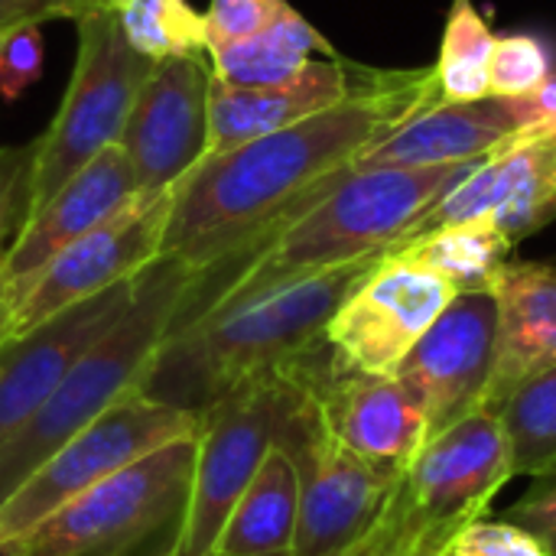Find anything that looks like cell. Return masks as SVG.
<instances>
[{
  "mask_svg": "<svg viewBox=\"0 0 556 556\" xmlns=\"http://www.w3.org/2000/svg\"><path fill=\"white\" fill-rule=\"evenodd\" d=\"M433 101V68H368L345 101L228 153H208L173 189L160 257L205 274L251 251L345 176L362 150Z\"/></svg>",
  "mask_w": 556,
  "mask_h": 556,
  "instance_id": "cell-1",
  "label": "cell"
},
{
  "mask_svg": "<svg viewBox=\"0 0 556 556\" xmlns=\"http://www.w3.org/2000/svg\"><path fill=\"white\" fill-rule=\"evenodd\" d=\"M378 257L222 290L192 319L166 332L137 391L199 417L244 378L309 355L323 342L332 313Z\"/></svg>",
  "mask_w": 556,
  "mask_h": 556,
  "instance_id": "cell-2",
  "label": "cell"
},
{
  "mask_svg": "<svg viewBox=\"0 0 556 556\" xmlns=\"http://www.w3.org/2000/svg\"><path fill=\"white\" fill-rule=\"evenodd\" d=\"M472 166L476 163L430 169L352 166L313 205H306L296 218L277 228L267 241L218 264V293L228 287H257L378 257L401 244L410 235V228Z\"/></svg>",
  "mask_w": 556,
  "mask_h": 556,
  "instance_id": "cell-3",
  "label": "cell"
},
{
  "mask_svg": "<svg viewBox=\"0 0 556 556\" xmlns=\"http://www.w3.org/2000/svg\"><path fill=\"white\" fill-rule=\"evenodd\" d=\"M195 277L199 274L176 257H156L134 277V296L124 316L68 368L49 401L10 440L0 443V505L65 440L137 391Z\"/></svg>",
  "mask_w": 556,
  "mask_h": 556,
  "instance_id": "cell-4",
  "label": "cell"
},
{
  "mask_svg": "<svg viewBox=\"0 0 556 556\" xmlns=\"http://www.w3.org/2000/svg\"><path fill=\"white\" fill-rule=\"evenodd\" d=\"M323 349L326 342L283 368L244 378L199 414L192 492L173 556L215 554L228 515L300 407Z\"/></svg>",
  "mask_w": 556,
  "mask_h": 556,
  "instance_id": "cell-5",
  "label": "cell"
},
{
  "mask_svg": "<svg viewBox=\"0 0 556 556\" xmlns=\"http://www.w3.org/2000/svg\"><path fill=\"white\" fill-rule=\"evenodd\" d=\"M195 437H179L81 492L26 538L20 556H169L186 521Z\"/></svg>",
  "mask_w": 556,
  "mask_h": 556,
  "instance_id": "cell-6",
  "label": "cell"
},
{
  "mask_svg": "<svg viewBox=\"0 0 556 556\" xmlns=\"http://www.w3.org/2000/svg\"><path fill=\"white\" fill-rule=\"evenodd\" d=\"M75 26L78 55L68 88L55 117L36 137L26 218L42 208L98 153L117 147L137 91L156 65L124 39L108 7L85 13Z\"/></svg>",
  "mask_w": 556,
  "mask_h": 556,
  "instance_id": "cell-7",
  "label": "cell"
},
{
  "mask_svg": "<svg viewBox=\"0 0 556 556\" xmlns=\"http://www.w3.org/2000/svg\"><path fill=\"white\" fill-rule=\"evenodd\" d=\"M199 417L156 404L140 391H130L81 433L65 440L3 505H0V538L16 544L62 505L127 469L130 463L150 456L153 450L195 437Z\"/></svg>",
  "mask_w": 556,
  "mask_h": 556,
  "instance_id": "cell-8",
  "label": "cell"
},
{
  "mask_svg": "<svg viewBox=\"0 0 556 556\" xmlns=\"http://www.w3.org/2000/svg\"><path fill=\"white\" fill-rule=\"evenodd\" d=\"M329 349L319 355L309 388L280 433V446L300 469V525L290 556H326L355 541L388 502L394 476H384L362 456H355L323 420L316 401V375Z\"/></svg>",
  "mask_w": 556,
  "mask_h": 556,
  "instance_id": "cell-9",
  "label": "cell"
},
{
  "mask_svg": "<svg viewBox=\"0 0 556 556\" xmlns=\"http://www.w3.org/2000/svg\"><path fill=\"white\" fill-rule=\"evenodd\" d=\"M453 300L456 290L440 274L384 251L332 313L323 342L339 371L394 375Z\"/></svg>",
  "mask_w": 556,
  "mask_h": 556,
  "instance_id": "cell-10",
  "label": "cell"
},
{
  "mask_svg": "<svg viewBox=\"0 0 556 556\" xmlns=\"http://www.w3.org/2000/svg\"><path fill=\"white\" fill-rule=\"evenodd\" d=\"M173 192L137 195L117 215L62 248L20 293L7 323L3 342L49 323L52 316L137 277L160 257L163 228Z\"/></svg>",
  "mask_w": 556,
  "mask_h": 556,
  "instance_id": "cell-11",
  "label": "cell"
},
{
  "mask_svg": "<svg viewBox=\"0 0 556 556\" xmlns=\"http://www.w3.org/2000/svg\"><path fill=\"white\" fill-rule=\"evenodd\" d=\"M208 55H173L150 68L117 140L137 195L173 192L208 156Z\"/></svg>",
  "mask_w": 556,
  "mask_h": 556,
  "instance_id": "cell-12",
  "label": "cell"
},
{
  "mask_svg": "<svg viewBox=\"0 0 556 556\" xmlns=\"http://www.w3.org/2000/svg\"><path fill=\"white\" fill-rule=\"evenodd\" d=\"M472 218H492L511 244L556 222V134H521L479 160L404 241Z\"/></svg>",
  "mask_w": 556,
  "mask_h": 556,
  "instance_id": "cell-13",
  "label": "cell"
},
{
  "mask_svg": "<svg viewBox=\"0 0 556 556\" xmlns=\"http://www.w3.org/2000/svg\"><path fill=\"white\" fill-rule=\"evenodd\" d=\"M498 306L489 290L456 293L394 371L420 401L430 437L482 404L495 362Z\"/></svg>",
  "mask_w": 556,
  "mask_h": 556,
  "instance_id": "cell-14",
  "label": "cell"
},
{
  "mask_svg": "<svg viewBox=\"0 0 556 556\" xmlns=\"http://www.w3.org/2000/svg\"><path fill=\"white\" fill-rule=\"evenodd\" d=\"M401 479L410 502L430 521L463 531L476 518H485L492 498L515 479L502 417L476 407L430 437Z\"/></svg>",
  "mask_w": 556,
  "mask_h": 556,
  "instance_id": "cell-15",
  "label": "cell"
},
{
  "mask_svg": "<svg viewBox=\"0 0 556 556\" xmlns=\"http://www.w3.org/2000/svg\"><path fill=\"white\" fill-rule=\"evenodd\" d=\"M521 134L547 137L531 98H479V101H433L420 114L378 137L355 169H430L479 163Z\"/></svg>",
  "mask_w": 556,
  "mask_h": 556,
  "instance_id": "cell-16",
  "label": "cell"
},
{
  "mask_svg": "<svg viewBox=\"0 0 556 556\" xmlns=\"http://www.w3.org/2000/svg\"><path fill=\"white\" fill-rule=\"evenodd\" d=\"M137 199V179L121 147H108L78 169L42 208H36L7 248L0 270V345L3 323L26 283L72 241L117 215Z\"/></svg>",
  "mask_w": 556,
  "mask_h": 556,
  "instance_id": "cell-17",
  "label": "cell"
},
{
  "mask_svg": "<svg viewBox=\"0 0 556 556\" xmlns=\"http://www.w3.org/2000/svg\"><path fill=\"white\" fill-rule=\"evenodd\" d=\"M130 296L134 277L0 345V443L49 401L68 368L124 316Z\"/></svg>",
  "mask_w": 556,
  "mask_h": 556,
  "instance_id": "cell-18",
  "label": "cell"
},
{
  "mask_svg": "<svg viewBox=\"0 0 556 556\" xmlns=\"http://www.w3.org/2000/svg\"><path fill=\"white\" fill-rule=\"evenodd\" d=\"M326 427L384 476H404L430 440L427 414L397 375H349L332 355L316 375Z\"/></svg>",
  "mask_w": 556,
  "mask_h": 556,
  "instance_id": "cell-19",
  "label": "cell"
},
{
  "mask_svg": "<svg viewBox=\"0 0 556 556\" xmlns=\"http://www.w3.org/2000/svg\"><path fill=\"white\" fill-rule=\"evenodd\" d=\"M368 68L339 55L306 62L293 78L264 88H231L215 81L208 91V153H228L241 143L261 140L293 127L339 101H345Z\"/></svg>",
  "mask_w": 556,
  "mask_h": 556,
  "instance_id": "cell-20",
  "label": "cell"
},
{
  "mask_svg": "<svg viewBox=\"0 0 556 556\" xmlns=\"http://www.w3.org/2000/svg\"><path fill=\"white\" fill-rule=\"evenodd\" d=\"M489 293L498 306L495 362L479 407L498 414L505 397L528 378L556 368V267L508 261Z\"/></svg>",
  "mask_w": 556,
  "mask_h": 556,
  "instance_id": "cell-21",
  "label": "cell"
},
{
  "mask_svg": "<svg viewBox=\"0 0 556 556\" xmlns=\"http://www.w3.org/2000/svg\"><path fill=\"white\" fill-rule=\"evenodd\" d=\"M300 525V469L277 443L228 515L212 556H290Z\"/></svg>",
  "mask_w": 556,
  "mask_h": 556,
  "instance_id": "cell-22",
  "label": "cell"
},
{
  "mask_svg": "<svg viewBox=\"0 0 556 556\" xmlns=\"http://www.w3.org/2000/svg\"><path fill=\"white\" fill-rule=\"evenodd\" d=\"M323 55H336V49L326 42V36L293 7H287L267 29L218 46L208 52L212 75L222 85L231 88H264L293 78L306 62Z\"/></svg>",
  "mask_w": 556,
  "mask_h": 556,
  "instance_id": "cell-23",
  "label": "cell"
},
{
  "mask_svg": "<svg viewBox=\"0 0 556 556\" xmlns=\"http://www.w3.org/2000/svg\"><path fill=\"white\" fill-rule=\"evenodd\" d=\"M391 251L430 267L446 283H453L456 293H472L492 287L495 274L511 261L515 244L498 231L492 218H472L417 235L394 244Z\"/></svg>",
  "mask_w": 556,
  "mask_h": 556,
  "instance_id": "cell-24",
  "label": "cell"
},
{
  "mask_svg": "<svg viewBox=\"0 0 556 556\" xmlns=\"http://www.w3.org/2000/svg\"><path fill=\"white\" fill-rule=\"evenodd\" d=\"M495 33L472 0H453L440 59L433 65L440 101H479L492 94Z\"/></svg>",
  "mask_w": 556,
  "mask_h": 556,
  "instance_id": "cell-25",
  "label": "cell"
},
{
  "mask_svg": "<svg viewBox=\"0 0 556 556\" xmlns=\"http://www.w3.org/2000/svg\"><path fill=\"white\" fill-rule=\"evenodd\" d=\"M511 472L541 479L556 469V368L521 381L498 407Z\"/></svg>",
  "mask_w": 556,
  "mask_h": 556,
  "instance_id": "cell-26",
  "label": "cell"
},
{
  "mask_svg": "<svg viewBox=\"0 0 556 556\" xmlns=\"http://www.w3.org/2000/svg\"><path fill=\"white\" fill-rule=\"evenodd\" d=\"M124 39L147 59L208 55L205 13L189 0H104Z\"/></svg>",
  "mask_w": 556,
  "mask_h": 556,
  "instance_id": "cell-27",
  "label": "cell"
},
{
  "mask_svg": "<svg viewBox=\"0 0 556 556\" xmlns=\"http://www.w3.org/2000/svg\"><path fill=\"white\" fill-rule=\"evenodd\" d=\"M489 75L495 98H531L554 78V49L538 33L495 36Z\"/></svg>",
  "mask_w": 556,
  "mask_h": 556,
  "instance_id": "cell-28",
  "label": "cell"
},
{
  "mask_svg": "<svg viewBox=\"0 0 556 556\" xmlns=\"http://www.w3.org/2000/svg\"><path fill=\"white\" fill-rule=\"evenodd\" d=\"M443 556H547L544 547L525 534L508 518H476L466 525L450 544Z\"/></svg>",
  "mask_w": 556,
  "mask_h": 556,
  "instance_id": "cell-29",
  "label": "cell"
},
{
  "mask_svg": "<svg viewBox=\"0 0 556 556\" xmlns=\"http://www.w3.org/2000/svg\"><path fill=\"white\" fill-rule=\"evenodd\" d=\"M36 140L0 147V241H13L26 222Z\"/></svg>",
  "mask_w": 556,
  "mask_h": 556,
  "instance_id": "cell-30",
  "label": "cell"
},
{
  "mask_svg": "<svg viewBox=\"0 0 556 556\" xmlns=\"http://www.w3.org/2000/svg\"><path fill=\"white\" fill-rule=\"evenodd\" d=\"M287 7V0H212L205 13L208 52L267 29Z\"/></svg>",
  "mask_w": 556,
  "mask_h": 556,
  "instance_id": "cell-31",
  "label": "cell"
},
{
  "mask_svg": "<svg viewBox=\"0 0 556 556\" xmlns=\"http://www.w3.org/2000/svg\"><path fill=\"white\" fill-rule=\"evenodd\" d=\"M42 33L39 26H23L0 36V101L13 104L42 75Z\"/></svg>",
  "mask_w": 556,
  "mask_h": 556,
  "instance_id": "cell-32",
  "label": "cell"
},
{
  "mask_svg": "<svg viewBox=\"0 0 556 556\" xmlns=\"http://www.w3.org/2000/svg\"><path fill=\"white\" fill-rule=\"evenodd\" d=\"M505 518L531 534L544 547V554L556 556V469L541 476L538 485L525 498H518V505H511Z\"/></svg>",
  "mask_w": 556,
  "mask_h": 556,
  "instance_id": "cell-33",
  "label": "cell"
},
{
  "mask_svg": "<svg viewBox=\"0 0 556 556\" xmlns=\"http://www.w3.org/2000/svg\"><path fill=\"white\" fill-rule=\"evenodd\" d=\"M104 0H0V36L39 26L46 20H81L91 10H101Z\"/></svg>",
  "mask_w": 556,
  "mask_h": 556,
  "instance_id": "cell-34",
  "label": "cell"
},
{
  "mask_svg": "<svg viewBox=\"0 0 556 556\" xmlns=\"http://www.w3.org/2000/svg\"><path fill=\"white\" fill-rule=\"evenodd\" d=\"M531 108H534V121L544 134H556V72L554 78L531 94Z\"/></svg>",
  "mask_w": 556,
  "mask_h": 556,
  "instance_id": "cell-35",
  "label": "cell"
},
{
  "mask_svg": "<svg viewBox=\"0 0 556 556\" xmlns=\"http://www.w3.org/2000/svg\"><path fill=\"white\" fill-rule=\"evenodd\" d=\"M0 556H20V547H16V544H10V541H3V538H0Z\"/></svg>",
  "mask_w": 556,
  "mask_h": 556,
  "instance_id": "cell-36",
  "label": "cell"
},
{
  "mask_svg": "<svg viewBox=\"0 0 556 556\" xmlns=\"http://www.w3.org/2000/svg\"><path fill=\"white\" fill-rule=\"evenodd\" d=\"M7 248H10V241H0V270H3V257H7Z\"/></svg>",
  "mask_w": 556,
  "mask_h": 556,
  "instance_id": "cell-37",
  "label": "cell"
},
{
  "mask_svg": "<svg viewBox=\"0 0 556 556\" xmlns=\"http://www.w3.org/2000/svg\"><path fill=\"white\" fill-rule=\"evenodd\" d=\"M326 556H349V547H339V551H332V554Z\"/></svg>",
  "mask_w": 556,
  "mask_h": 556,
  "instance_id": "cell-38",
  "label": "cell"
},
{
  "mask_svg": "<svg viewBox=\"0 0 556 556\" xmlns=\"http://www.w3.org/2000/svg\"><path fill=\"white\" fill-rule=\"evenodd\" d=\"M169 556H173V554H169Z\"/></svg>",
  "mask_w": 556,
  "mask_h": 556,
  "instance_id": "cell-39",
  "label": "cell"
}]
</instances>
